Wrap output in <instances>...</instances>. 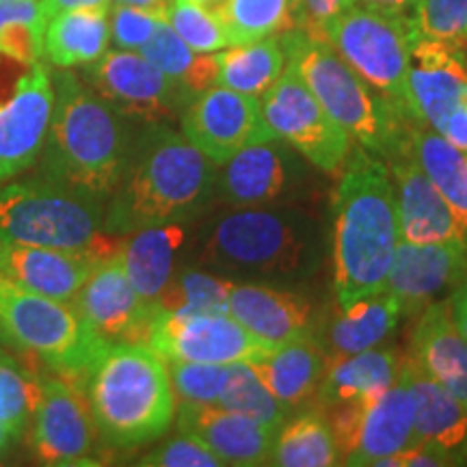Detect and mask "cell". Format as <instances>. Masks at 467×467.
Instances as JSON below:
<instances>
[{
  "label": "cell",
  "mask_w": 467,
  "mask_h": 467,
  "mask_svg": "<svg viewBox=\"0 0 467 467\" xmlns=\"http://www.w3.org/2000/svg\"><path fill=\"white\" fill-rule=\"evenodd\" d=\"M402 318L399 303L388 290L350 301L325 323L323 347L329 355H353L375 348L394 334Z\"/></svg>",
  "instance_id": "f546056e"
},
{
  "label": "cell",
  "mask_w": 467,
  "mask_h": 467,
  "mask_svg": "<svg viewBox=\"0 0 467 467\" xmlns=\"http://www.w3.org/2000/svg\"><path fill=\"white\" fill-rule=\"evenodd\" d=\"M145 467H221V459L191 435H175L139 461Z\"/></svg>",
  "instance_id": "ee69618b"
},
{
  "label": "cell",
  "mask_w": 467,
  "mask_h": 467,
  "mask_svg": "<svg viewBox=\"0 0 467 467\" xmlns=\"http://www.w3.org/2000/svg\"><path fill=\"white\" fill-rule=\"evenodd\" d=\"M448 306H451V317L457 325L459 334L467 340V277L451 292Z\"/></svg>",
  "instance_id": "681fc988"
},
{
  "label": "cell",
  "mask_w": 467,
  "mask_h": 467,
  "mask_svg": "<svg viewBox=\"0 0 467 467\" xmlns=\"http://www.w3.org/2000/svg\"><path fill=\"white\" fill-rule=\"evenodd\" d=\"M260 109L275 137L299 151L309 165L323 173L342 171L353 141L320 107L290 63H285L271 89L260 96Z\"/></svg>",
  "instance_id": "30bf717a"
},
{
  "label": "cell",
  "mask_w": 467,
  "mask_h": 467,
  "mask_svg": "<svg viewBox=\"0 0 467 467\" xmlns=\"http://www.w3.org/2000/svg\"><path fill=\"white\" fill-rule=\"evenodd\" d=\"M31 451L42 465H91L100 435L83 385L44 377L31 420Z\"/></svg>",
  "instance_id": "2e32d148"
},
{
  "label": "cell",
  "mask_w": 467,
  "mask_h": 467,
  "mask_svg": "<svg viewBox=\"0 0 467 467\" xmlns=\"http://www.w3.org/2000/svg\"><path fill=\"white\" fill-rule=\"evenodd\" d=\"M109 9H67L52 16L44 31L42 58L61 69L98 61L110 44Z\"/></svg>",
  "instance_id": "4dcf8cb0"
},
{
  "label": "cell",
  "mask_w": 467,
  "mask_h": 467,
  "mask_svg": "<svg viewBox=\"0 0 467 467\" xmlns=\"http://www.w3.org/2000/svg\"><path fill=\"white\" fill-rule=\"evenodd\" d=\"M301 161L282 139L249 145L219 165L217 200L225 208L284 203L299 189Z\"/></svg>",
  "instance_id": "d6986e66"
},
{
  "label": "cell",
  "mask_w": 467,
  "mask_h": 467,
  "mask_svg": "<svg viewBox=\"0 0 467 467\" xmlns=\"http://www.w3.org/2000/svg\"><path fill=\"white\" fill-rule=\"evenodd\" d=\"M39 5H42L46 20H50L52 16L61 14V11H67V9H87V7L109 9L110 5H113V0H39Z\"/></svg>",
  "instance_id": "f907efd6"
},
{
  "label": "cell",
  "mask_w": 467,
  "mask_h": 467,
  "mask_svg": "<svg viewBox=\"0 0 467 467\" xmlns=\"http://www.w3.org/2000/svg\"><path fill=\"white\" fill-rule=\"evenodd\" d=\"M409 22L413 39H431L461 48L467 33V0H418Z\"/></svg>",
  "instance_id": "60d3db41"
},
{
  "label": "cell",
  "mask_w": 467,
  "mask_h": 467,
  "mask_svg": "<svg viewBox=\"0 0 467 467\" xmlns=\"http://www.w3.org/2000/svg\"><path fill=\"white\" fill-rule=\"evenodd\" d=\"M7 440H9V437L5 435L3 429H0V454H3L5 448H7Z\"/></svg>",
  "instance_id": "db71d44e"
},
{
  "label": "cell",
  "mask_w": 467,
  "mask_h": 467,
  "mask_svg": "<svg viewBox=\"0 0 467 467\" xmlns=\"http://www.w3.org/2000/svg\"><path fill=\"white\" fill-rule=\"evenodd\" d=\"M50 74L55 107L39 154V175L107 202L124 173L134 130L128 117L98 96L80 76L61 67Z\"/></svg>",
  "instance_id": "3957f363"
},
{
  "label": "cell",
  "mask_w": 467,
  "mask_h": 467,
  "mask_svg": "<svg viewBox=\"0 0 467 467\" xmlns=\"http://www.w3.org/2000/svg\"><path fill=\"white\" fill-rule=\"evenodd\" d=\"M230 44H249L290 28V0H219L214 5Z\"/></svg>",
  "instance_id": "74e56055"
},
{
  "label": "cell",
  "mask_w": 467,
  "mask_h": 467,
  "mask_svg": "<svg viewBox=\"0 0 467 467\" xmlns=\"http://www.w3.org/2000/svg\"><path fill=\"white\" fill-rule=\"evenodd\" d=\"M325 42L379 96L407 107V72L413 42L409 16L370 5H348L327 28Z\"/></svg>",
  "instance_id": "9c48e42d"
},
{
  "label": "cell",
  "mask_w": 467,
  "mask_h": 467,
  "mask_svg": "<svg viewBox=\"0 0 467 467\" xmlns=\"http://www.w3.org/2000/svg\"><path fill=\"white\" fill-rule=\"evenodd\" d=\"M467 277V241L407 243L396 247L383 288L399 303L400 314L416 318Z\"/></svg>",
  "instance_id": "ac0fdd59"
},
{
  "label": "cell",
  "mask_w": 467,
  "mask_h": 467,
  "mask_svg": "<svg viewBox=\"0 0 467 467\" xmlns=\"http://www.w3.org/2000/svg\"><path fill=\"white\" fill-rule=\"evenodd\" d=\"M200 3H203V5H217L219 0H200Z\"/></svg>",
  "instance_id": "9f6ffc18"
},
{
  "label": "cell",
  "mask_w": 467,
  "mask_h": 467,
  "mask_svg": "<svg viewBox=\"0 0 467 467\" xmlns=\"http://www.w3.org/2000/svg\"><path fill=\"white\" fill-rule=\"evenodd\" d=\"M236 279L208 271V268H178L154 307L169 314L227 312L225 303Z\"/></svg>",
  "instance_id": "d590c367"
},
{
  "label": "cell",
  "mask_w": 467,
  "mask_h": 467,
  "mask_svg": "<svg viewBox=\"0 0 467 467\" xmlns=\"http://www.w3.org/2000/svg\"><path fill=\"white\" fill-rule=\"evenodd\" d=\"M407 151L441 192L467 241V151L422 121L413 126Z\"/></svg>",
  "instance_id": "1f68e13d"
},
{
  "label": "cell",
  "mask_w": 467,
  "mask_h": 467,
  "mask_svg": "<svg viewBox=\"0 0 467 467\" xmlns=\"http://www.w3.org/2000/svg\"><path fill=\"white\" fill-rule=\"evenodd\" d=\"M409 358L467 407V340L459 334L446 301H435L416 317Z\"/></svg>",
  "instance_id": "484cf974"
},
{
  "label": "cell",
  "mask_w": 467,
  "mask_h": 467,
  "mask_svg": "<svg viewBox=\"0 0 467 467\" xmlns=\"http://www.w3.org/2000/svg\"><path fill=\"white\" fill-rule=\"evenodd\" d=\"M285 63L299 72L331 119L358 148L383 161L407 154L418 119L411 110L379 96L325 39L288 28L279 33Z\"/></svg>",
  "instance_id": "8992f818"
},
{
  "label": "cell",
  "mask_w": 467,
  "mask_h": 467,
  "mask_svg": "<svg viewBox=\"0 0 467 467\" xmlns=\"http://www.w3.org/2000/svg\"><path fill=\"white\" fill-rule=\"evenodd\" d=\"M107 202L80 195L39 178L0 184V241L37 244L104 260L121 247V236L104 232Z\"/></svg>",
  "instance_id": "52a82bcc"
},
{
  "label": "cell",
  "mask_w": 467,
  "mask_h": 467,
  "mask_svg": "<svg viewBox=\"0 0 467 467\" xmlns=\"http://www.w3.org/2000/svg\"><path fill=\"white\" fill-rule=\"evenodd\" d=\"M104 446L137 451L161 440L175 420L165 359L145 344H109L83 381Z\"/></svg>",
  "instance_id": "5b68a950"
},
{
  "label": "cell",
  "mask_w": 467,
  "mask_h": 467,
  "mask_svg": "<svg viewBox=\"0 0 467 467\" xmlns=\"http://www.w3.org/2000/svg\"><path fill=\"white\" fill-rule=\"evenodd\" d=\"M83 80L121 115L139 121L175 119L195 98L137 50H107L83 67Z\"/></svg>",
  "instance_id": "7c38bea8"
},
{
  "label": "cell",
  "mask_w": 467,
  "mask_h": 467,
  "mask_svg": "<svg viewBox=\"0 0 467 467\" xmlns=\"http://www.w3.org/2000/svg\"><path fill=\"white\" fill-rule=\"evenodd\" d=\"M42 375H35L0 348V429L7 437L25 435L42 399Z\"/></svg>",
  "instance_id": "8d00e7d4"
},
{
  "label": "cell",
  "mask_w": 467,
  "mask_h": 467,
  "mask_svg": "<svg viewBox=\"0 0 467 467\" xmlns=\"http://www.w3.org/2000/svg\"><path fill=\"white\" fill-rule=\"evenodd\" d=\"M98 262L89 254L0 241V275L57 301L72 303Z\"/></svg>",
  "instance_id": "603a6c76"
},
{
  "label": "cell",
  "mask_w": 467,
  "mask_h": 467,
  "mask_svg": "<svg viewBox=\"0 0 467 467\" xmlns=\"http://www.w3.org/2000/svg\"><path fill=\"white\" fill-rule=\"evenodd\" d=\"M268 465L277 467H331L342 465L336 437L320 407L290 413L279 426Z\"/></svg>",
  "instance_id": "d6a6232c"
},
{
  "label": "cell",
  "mask_w": 467,
  "mask_h": 467,
  "mask_svg": "<svg viewBox=\"0 0 467 467\" xmlns=\"http://www.w3.org/2000/svg\"><path fill=\"white\" fill-rule=\"evenodd\" d=\"M452 461L426 441H413L405 451L381 461L379 467H451Z\"/></svg>",
  "instance_id": "bcb514c9"
},
{
  "label": "cell",
  "mask_w": 467,
  "mask_h": 467,
  "mask_svg": "<svg viewBox=\"0 0 467 467\" xmlns=\"http://www.w3.org/2000/svg\"><path fill=\"white\" fill-rule=\"evenodd\" d=\"M400 361L399 350L381 344L353 355H329L314 405H361L377 399L399 379Z\"/></svg>",
  "instance_id": "83f0119b"
},
{
  "label": "cell",
  "mask_w": 467,
  "mask_h": 467,
  "mask_svg": "<svg viewBox=\"0 0 467 467\" xmlns=\"http://www.w3.org/2000/svg\"><path fill=\"white\" fill-rule=\"evenodd\" d=\"M400 372L413 400L418 440L441 451L452 465H467V407L409 355H402Z\"/></svg>",
  "instance_id": "cb8c5ba5"
},
{
  "label": "cell",
  "mask_w": 467,
  "mask_h": 467,
  "mask_svg": "<svg viewBox=\"0 0 467 467\" xmlns=\"http://www.w3.org/2000/svg\"><path fill=\"white\" fill-rule=\"evenodd\" d=\"M11 22H37L42 26L48 25L39 0H9V3H0V33Z\"/></svg>",
  "instance_id": "7dc6e473"
},
{
  "label": "cell",
  "mask_w": 467,
  "mask_h": 467,
  "mask_svg": "<svg viewBox=\"0 0 467 467\" xmlns=\"http://www.w3.org/2000/svg\"><path fill=\"white\" fill-rule=\"evenodd\" d=\"M0 3H9V0H0Z\"/></svg>",
  "instance_id": "680465c9"
},
{
  "label": "cell",
  "mask_w": 467,
  "mask_h": 467,
  "mask_svg": "<svg viewBox=\"0 0 467 467\" xmlns=\"http://www.w3.org/2000/svg\"><path fill=\"white\" fill-rule=\"evenodd\" d=\"M141 55L154 63L162 74L184 87L191 96L217 85L219 63L214 52H197L178 37V33L165 20L156 26L150 42L143 46Z\"/></svg>",
  "instance_id": "e575fe53"
},
{
  "label": "cell",
  "mask_w": 467,
  "mask_h": 467,
  "mask_svg": "<svg viewBox=\"0 0 467 467\" xmlns=\"http://www.w3.org/2000/svg\"><path fill=\"white\" fill-rule=\"evenodd\" d=\"M418 0H348V5H370V7L396 11V14L409 16L416 7Z\"/></svg>",
  "instance_id": "816d5d0a"
},
{
  "label": "cell",
  "mask_w": 467,
  "mask_h": 467,
  "mask_svg": "<svg viewBox=\"0 0 467 467\" xmlns=\"http://www.w3.org/2000/svg\"><path fill=\"white\" fill-rule=\"evenodd\" d=\"M173 394L180 402L195 405H219L230 364H202V361L165 359Z\"/></svg>",
  "instance_id": "b9f144b4"
},
{
  "label": "cell",
  "mask_w": 467,
  "mask_h": 467,
  "mask_svg": "<svg viewBox=\"0 0 467 467\" xmlns=\"http://www.w3.org/2000/svg\"><path fill=\"white\" fill-rule=\"evenodd\" d=\"M0 342H7V340H5V337H3V334H0Z\"/></svg>",
  "instance_id": "6f0895ef"
},
{
  "label": "cell",
  "mask_w": 467,
  "mask_h": 467,
  "mask_svg": "<svg viewBox=\"0 0 467 467\" xmlns=\"http://www.w3.org/2000/svg\"><path fill=\"white\" fill-rule=\"evenodd\" d=\"M195 262L232 279L292 285L323 265V230L288 203L227 208L197 234Z\"/></svg>",
  "instance_id": "7a4b0ae2"
},
{
  "label": "cell",
  "mask_w": 467,
  "mask_h": 467,
  "mask_svg": "<svg viewBox=\"0 0 467 467\" xmlns=\"http://www.w3.org/2000/svg\"><path fill=\"white\" fill-rule=\"evenodd\" d=\"M165 20V11H151L130 5H113L109 9L110 42L119 50H141L156 26Z\"/></svg>",
  "instance_id": "7bdbcfd3"
},
{
  "label": "cell",
  "mask_w": 467,
  "mask_h": 467,
  "mask_svg": "<svg viewBox=\"0 0 467 467\" xmlns=\"http://www.w3.org/2000/svg\"><path fill=\"white\" fill-rule=\"evenodd\" d=\"M186 244L184 223L143 227L121 236L119 258L132 288L145 301L154 303L178 271Z\"/></svg>",
  "instance_id": "f1b7e54d"
},
{
  "label": "cell",
  "mask_w": 467,
  "mask_h": 467,
  "mask_svg": "<svg viewBox=\"0 0 467 467\" xmlns=\"http://www.w3.org/2000/svg\"><path fill=\"white\" fill-rule=\"evenodd\" d=\"M175 420L180 433L195 437L210 452L217 454L223 465H268L277 429L255 422L232 409L195 402H180Z\"/></svg>",
  "instance_id": "44dd1931"
},
{
  "label": "cell",
  "mask_w": 467,
  "mask_h": 467,
  "mask_svg": "<svg viewBox=\"0 0 467 467\" xmlns=\"http://www.w3.org/2000/svg\"><path fill=\"white\" fill-rule=\"evenodd\" d=\"M148 347L162 359L236 364L254 361L273 348L227 312L169 314L156 309Z\"/></svg>",
  "instance_id": "5bb4252c"
},
{
  "label": "cell",
  "mask_w": 467,
  "mask_h": 467,
  "mask_svg": "<svg viewBox=\"0 0 467 467\" xmlns=\"http://www.w3.org/2000/svg\"><path fill=\"white\" fill-rule=\"evenodd\" d=\"M465 93L463 50L431 39H413L407 72V107L413 117L441 132Z\"/></svg>",
  "instance_id": "ffe728a7"
},
{
  "label": "cell",
  "mask_w": 467,
  "mask_h": 467,
  "mask_svg": "<svg viewBox=\"0 0 467 467\" xmlns=\"http://www.w3.org/2000/svg\"><path fill=\"white\" fill-rule=\"evenodd\" d=\"M399 243V213L388 161L353 148L334 192L337 306L383 290Z\"/></svg>",
  "instance_id": "277c9868"
},
{
  "label": "cell",
  "mask_w": 467,
  "mask_h": 467,
  "mask_svg": "<svg viewBox=\"0 0 467 467\" xmlns=\"http://www.w3.org/2000/svg\"><path fill=\"white\" fill-rule=\"evenodd\" d=\"M461 48H463V57H465V61H467V33H465V37H463V46H461Z\"/></svg>",
  "instance_id": "11a10c76"
},
{
  "label": "cell",
  "mask_w": 467,
  "mask_h": 467,
  "mask_svg": "<svg viewBox=\"0 0 467 467\" xmlns=\"http://www.w3.org/2000/svg\"><path fill=\"white\" fill-rule=\"evenodd\" d=\"M180 132L217 165L249 145L277 139L262 115L260 98L221 85L197 93L186 104L180 113Z\"/></svg>",
  "instance_id": "9a60e30c"
},
{
  "label": "cell",
  "mask_w": 467,
  "mask_h": 467,
  "mask_svg": "<svg viewBox=\"0 0 467 467\" xmlns=\"http://www.w3.org/2000/svg\"><path fill=\"white\" fill-rule=\"evenodd\" d=\"M219 165L167 121L132 132L124 173L104 208V232L128 236L143 227L186 223L217 200Z\"/></svg>",
  "instance_id": "6da1fadb"
},
{
  "label": "cell",
  "mask_w": 467,
  "mask_h": 467,
  "mask_svg": "<svg viewBox=\"0 0 467 467\" xmlns=\"http://www.w3.org/2000/svg\"><path fill=\"white\" fill-rule=\"evenodd\" d=\"M388 165L394 182L400 241L440 243L463 238L451 206L409 151Z\"/></svg>",
  "instance_id": "d4e9b609"
},
{
  "label": "cell",
  "mask_w": 467,
  "mask_h": 467,
  "mask_svg": "<svg viewBox=\"0 0 467 467\" xmlns=\"http://www.w3.org/2000/svg\"><path fill=\"white\" fill-rule=\"evenodd\" d=\"M52 107L55 85L42 61L26 63L0 85V184L39 161Z\"/></svg>",
  "instance_id": "4fadbf2b"
},
{
  "label": "cell",
  "mask_w": 467,
  "mask_h": 467,
  "mask_svg": "<svg viewBox=\"0 0 467 467\" xmlns=\"http://www.w3.org/2000/svg\"><path fill=\"white\" fill-rule=\"evenodd\" d=\"M165 22L197 52H219L232 46L217 11L200 0H171L165 7Z\"/></svg>",
  "instance_id": "ab89813d"
},
{
  "label": "cell",
  "mask_w": 467,
  "mask_h": 467,
  "mask_svg": "<svg viewBox=\"0 0 467 467\" xmlns=\"http://www.w3.org/2000/svg\"><path fill=\"white\" fill-rule=\"evenodd\" d=\"M347 7L348 0H290V28L325 39L327 28Z\"/></svg>",
  "instance_id": "f6af8a7d"
},
{
  "label": "cell",
  "mask_w": 467,
  "mask_h": 467,
  "mask_svg": "<svg viewBox=\"0 0 467 467\" xmlns=\"http://www.w3.org/2000/svg\"><path fill=\"white\" fill-rule=\"evenodd\" d=\"M217 407L232 409V411L243 413V416L277 431L292 413L284 402L273 396L249 361L230 364V375H227Z\"/></svg>",
  "instance_id": "f35d334b"
},
{
  "label": "cell",
  "mask_w": 467,
  "mask_h": 467,
  "mask_svg": "<svg viewBox=\"0 0 467 467\" xmlns=\"http://www.w3.org/2000/svg\"><path fill=\"white\" fill-rule=\"evenodd\" d=\"M327 348L314 336L277 344L262 358L249 361L279 402L292 413L317 402L327 368Z\"/></svg>",
  "instance_id": "4316f807"
},
{
  "label": "cell",
  "mask_w": 467,
  "mask_h": 467,
  "mask_svg": "<svg viewBox=\"0 0 467 467\" xmlns=\"http://www.w3.org/2000/svg\"><path fill=\"white\" fill-rule=\"evenodd\" d=\"M115 5H130V7H141L151 11H165L171 0H113Z\"/></svg>",
  "instance_id": "f5cc1de1"
},
{
  "label": "cell",
  "mask_w": 467,
  "mask_h": 467,
  "mask_svg": "<svg viewBox=\"0 0 467 467\" xmlns=\"http://www.w3.org/2000/svg\"><path fill=\"white\" fill-rule=\"evenodd\" d=\"M72 306L87 320L93 334L107 344H145L154 323V303L132 288L119 251L93 266Z\"/></svg>",
  "instance_id": "e0dca14e"
},
{
  "label": "cell",
  "mask_w": 467,
  "mask_h": 467,
  "mask_svg": "<svg viewBox=\"0 0 467 467\" xmlns=\"http://www.w3.org/2000/svg\"><path fill=\"white\" fill-rule=\"evenodd\" d=\"M441 134L448 139V141L457 145L459 150L467 151V93L463 100H461L457 110L451 115V119L446 121Z\"/></svg>",
  "instance_id": "c3c4849f"
},
{
  "label": "cell",
  "mask_w": 467,
  "mask_h": 467,
  "mask_svg": "<svg viewBox=\"0 0 467 467\" xmlns=\"http://www.w3.org/2000/svg\"><path fill=\"white\" fill-rule=\"evenodd\" d=\"M0 334L44 361L57 377L83 385L93 361L109 347L72 303L50 299L0 275Z\"/></svg>",
  "instance_id": "ba28073f"
},
{
  "label": "cell",
  "mask_w": 467,
  "mask_h": 467,
  "mask_svg": "<svg viewBox=\"0 0 467 467\" xmlns=\"http://www.w3.org/2000/svg\"><path fill=\"white\" fill-rule=\"evenodd\" d=\"M320 409L336 437L342 465L379 467L381 461L418 441L413 426V400L402 372L377 399L361 405Z\"/></svg>",
  "instance_id": "8fae6325"
},
{
  "label": "cell",
  "mask_w": 467,
  "mask_h": 467,
  "mask_svg": "<svg viewBox=\"0 0 467 467\" xmlns=\"http://www.w3.org/2000/svg\"><path fill=\"white\" fill-rule=\"evenodd\" d=\"M217 85L260 98L284 72L285 52L277 33L258 42L227 46L217 55Z\"/></svg>",
  "instance_id": "836d02e7"
},
{
  "label": "cell",
  "mask_w": 467,
  "mask_h": 467,
  "mask_svg": "<svg viewBox=\"0 0 467 467\" xmlns=\"http://www.w3.org/2000/svg\"><path fill=\"white\" fill-rule=\"evenodd\" d=\"M225 309L255 337L273 347L314 336V306L301 292L277 288V284L236 279Z\"/></svg>",
  "instance_id": "7402d4cb"
}]
</instances>
